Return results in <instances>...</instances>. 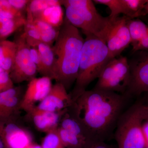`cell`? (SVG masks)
I'll use <instances>...</instances> for the list:
<instances>
[{
	"label": "cell",
	"instance_id": "6da1fadb",
	"mask_svg": "<svg viewBox=\"0 0 148 148\" xmlns=\"http://www.w3.org/2000/svg\"><path fill=\"white\" fill-rule=\"evenodd\" d=\"M127 98L116 92L92 89L79 95L70 108L96 140L105 142L113 136Z\"/></svg>",
	"mask_w": 148,
	"mask_h": 148
},
{
	"label": "cell",
	"instance_id": "7a4b0ae2",
	"mask_svg": "<svg viewBox=\"0 0 148 148\" xmlns=\"http://www.w3.org/2000/svg\"><path fill=\"white\" fill-rule=\"evenodd\" d=\"M84 39L66 18L52 46L56 58L53 79L69 89L75 82Z\"/></svg>",
	"mask_w": 148,
	"mask_h": 148
},
{
	"label": "cell",
	"instance_id": "3957f363",
	"mask_svg": "<svg viewBox=\"0 0 148 148\" xmlns=\"http://www.w3.org/2000/svg\"><path fill=\"white\" fill-rule=\"evenodd\" d=\"M79 67L77 77L70 93L73 101L86 90L88 86L98 78L110 60L106 41L94 36H86Z\"/></svg>",
	"mask_w": 148,
	"mask_h": 148
},
{
	"label": "cell",
	"instance_id": "277c9868",
	"mask_svg": "<svg viewBox=\"0 0 148 148\" xmlns=\"http://www.w3.org/2000/svg\"><path fill=\"white\" fill-rule=\"evenodd\" d=\"M66 18L73 26L81 29L86 36H94L106 41L112 19L98 12L91 0H61Z\"/></svg>",
	"mask_w": 148,
	"mask_h": 148
},
{
	"label": "cell",
	"instance_id": "5b68a950",
	"mask_svg": "<svg viewBox=\"0 0 148 148\" xmlns=\"http://www.w3.org/2000/svg\"><path fill=\"white\" fill-rule=\"evenodd\" d=\"M145 104L135 103L124 111L117 123L115 139L118 148H145L147 147L143 130Z\"/></svg>",
	"mask_w": 148,
	"mask_h": 148
},
{
	"label": "cell",
	"instance_id": "8992f818",
	"mask_svg": "<svg viewBox=\"0 0 148 148\" xmlns=\"http://www.w3.org/2000/svg\"><path fill=\"white\" fill-rule=\"evenodd\" d=\"M93 89L124 95L130 84L131 72L127 58H112L101 72Z\"/></svg>",
	"mask_w": 148,
	"mask_h": 148
},
{
	"label": "cell",
	"instance_id": "52a82bcc",
	"mask_svg": "<svg viewBox=\"0 0 148 148\" xmlns=\"http://www.w3.org/2000/svg\"><path fill=\"white\" fill-rule=\"evenodd\" d=\"M16 34L14 41L16 44V50L13 67L10 77L14 84L30 82L36 77L38 71L32 60L31 47L27 43L24 32L19 31Z\"/></svg>",
	"mask_w": 148,
	"mask_h": 148
},
{
	"label": "cell",
	"instance_id": "ba28073f",
	"mask_svg": "<svg viewBox=\"0 0 148 148\" xmlns=\"http://www.w3.org/2000/svg\"><path fill=\"white\" fill-rule=\"evenodd\" d=\"M129 18L123 15L112 19L106 41L110 60L119 56L131 44L127 25Z\"/></svg>",
	"mask_w": 148,
	"mask_h": 148
},
{
	"label": "cell",
	"instance_id": "9c48e42d",
	"mask_svg": "<svg viewBox=\"0 0 148 148\" xmlns=\"http://www.w3.org/2000/svg\"><path fill=\"white\" fill-rule=\"evenodd\" d=\"M52 79L47 77H35L29 82L25 93L21 98L20 108L29 113L41 102L50 92Z\"/></svg>",
	"mask_w": 148,
	"mask_h": 148
},
{
	"label": "cell",
	"instance_id": "30bf717a",
	"mask_svg": "<svg viewBox=\"0 0 148 148\" xmlns=\"http://www.w3.org/2000/svg\"><path fill=\"white\" fill-rule=\"evenodd\" d=\"M130 64L131 80L124 95L127 97L148 92V53H145Z\"/></svg>",
	"mask_w": 148,
	"mask_h": 148
},
{
	"label": "cell",
	"instance_id": "8fae6325",
	"mask_svg": "<svg viewBox=\"0 0 148 148\" xmlns=\"http://www.w3.org/2000/svg\"><path fill=\"white\" fill-rule=\"evenodd\" d=\"M73 101L66 88L60 83L53 85L47 96L36 107L42 110L60 112L71 107Z\"/></svg>",
	"mask_w": 148,
	"mask_h": 148
},
{
	"label": "cell",
	"instance_id": "7c38bea8",
	"mask_svg": "<svg viewBox=\"0 0 148 148\" xmlns=\"http://www.w3.org/2000/svg\"><path fill=\"white\" fill-rule=\"evenodd\" d=\"M20 89L14 87L0 93V126L15 122L20 108Z\"/></svg>",
	"mask_w": 148,
	"mask_h": 148
},
{
	"label": "cell",
	"instance_id": "4fadbf2b",
	"mask_svg": "<svg viewBox=\"0 0 148 148\" xmlns=\"http://www.w3.org/2000/svg\"><path fill=\"white\" fill-rule=\"evenodd\" d=\"M0 138L5 148H26L33 142L30 133L15 122L0 126Z\"/></svg>",
	"mask_w": 148,
	"mask_h": 148
},
{
	"label": "cell",
	"instance_id": "5bb4252c",
	"mask_svg": "<svg viewBox=\"0 0 148 148\" xmlns=\"http://www.w3.org/2000/svg\"><path fill=\"white\" fill-rule=\"evenodd\" d=\"M69 110L60 112L42 110L35 107L28 113L35 127L42 132H48L57 129L64 114Z\"/></svg>",
	"mask_w": 148,
	"mask_h": 148
},
{
	"label": "cell",
	"instance_id": "9a60e30c",
	"mask_svg": "<svg viewBox=\"0 0 148 148\" xmlns=\"http://www.w3.org/2000/svg\"><path fill=\"white\" fill-rule=\"evenodd\" d=\"M68 111L62 117L59 127L90 144L100 141L96 140L89 130L71 114L68 113Z\"/></svg>",
	"mask_w": 148,
	"mask_h": 148
},
{
	"label": "cell",
	"instance_id": "2e32d148",
	"mask_svg": "<svg viewBox=\"0 0 148 148\" xmlns=\"http://www.w3.org/2000/svg\"><path fill=\"white\" fill-rule=\"evenodd\" d=\"M16 50L14 41L5 40L0 42V67L10 73L14 63Z\"/></svg>",
	"mask_w": 148,
	"mask_h": 148
},
{
	"label": "cell",
	"instance_id": "e0dca14e",
	"mask_svg": "<svg viewBox=\"0 0 148 148\" xmlns=\"http://www.w3.org/2000/svg\"><path fill=\"white\" fill-rule=\"evenodd\" d=\"M35 19L46 22L56 29H60L64 19V12L61 5L48 8L37 14Z\"/></svg>",
	"mask_w": 148,
	"mask_h": 148
},
{
	"label": "cell",
	"instance_id": "ac0fdd59",
	"mask_svg": "<svg viewBox=\"0 0 148 148\" xmlns=\"http://www.w3.org/2000/svg\"><path fill=\"white\" fill-rule=\"evenodd\" d=\"M44 69V76L53 79L56 58L52 47L41 42L37 47Z\"/></svg>",
	"mask_w": 148,
	"mask_h": 148
},
{
	"label": "cell",
	"instance_id": "d6986e66",
	"mask_svg": "<svg viewBox=\"0 0 148 148\" xmlns=\"http://www.w3.org/2000/svg\"><path fill=\"white\" fill-rule=\"evenodd\" d=\"M26 22V18L10 19L0 16V40H6L24 27Z\"/></svg>",
	"mask_w": 148,
	"mask_h": 148
},
{
	"label": "cell",
	"instance_id": "ffe728a7",
	"mask_svg": "<svg viewBox=\"0 0 148 148\" xmlns=\"http://www.w3.org/2000/svg\"><path fill=\"white\" fill-rule=\"evenodd\" d=\"M32 23L39 33L42 42L52 47L57 38L60 29H56L38 19H35Z\"/></svg>",
	"mask_w": 148,
	"mask_h": 148
},
{
	"label": "cell",
	"instance_id": "44dd1931",
	"mask_svg": "<svg viewBox=\"0 0 148 148\" xmlns=\"http://www.w3.org/2000/svg\"><path fill=\"white\" fill-rule=\"evenodd\" d=\"M61 5L58 0H32L30 1L27 9V22L32 23L37 14L46 9L53 6Z\"/></svg>",
	"mask_w": 148,
	"mask_h": 148
},
{
	"label": "cell",
	"instance_id": "7402d4cb",
	"mask_svg": "<svg viewBox=\"0 0 148 148\" xmlns=\"http://www.w3.org/2000/svg\"><path fill=\"white\" fill-rule=\"evenodd\" d=\"M127 25L132 46L148 36V26L140 19L129 18Z\"/></svg>",
	"mask_w": 148,
	"mask_h": 148
},
{
	"label": "cell",
	"instance_id": "603a6c76",
	"mask_svg": "<svg viewBox=\"0 0 148 148\" xmlns=\"http://www.w3.org/2000/svg\"><path fill=\"white\" fill-rule=\"evenodd\" d=\"M57 131L65 148H84L92 144L85 142L76 135L59 126L57 129Z\"/></svg>",
	"mask_w": 148,
	"mask_h": 148
},
{
	"label": "cell",
	"instance_id": "cb8c5ba5",
	"mask_svg": "<svg viewBox=\"0 0 148 148\" xmlns=\"http://www.w3.org/2000/svg\"><path fill=\"white\" fill-rule=\"evenodd\" d=\"M125 8L126 15L130 19L147 14L146 5L147 0H122Z\"/></svg>",
	"mask_w": 148,
	"mask_h": 148
},
{
	"label": "cell",
	"instance_id": "d4e9b609",
	"mask_svg": "<svg viewBox=\"0 0 148 148\" xmlns=\"http://www.w3.org/2000/svg\"><path fill=\"white\" fill-rule=\"evenodd\" d=\"M93 2L107 6L110 10L109 17L113 19L119 16L122 14L126 15V8L122 0H94Z\"/></svg>",
	"mask_w": 148,
	"mask_h": 148
},
{
	"label": "cell",
	"instance_id": "484cf974",
	"mask_svg": "<svg viewBox=\"0 0 148 148\" xmlns=\"http://www.w3.org/2000/svg\"><path fill=\"white\" fill-rule=\"evenodd\" d=\"M23 32L26 42L31 47H37L42 42L39 32L32 23L26 22L23 27Z\"/></svg>",
	"mask_w": 148,
	"mask_h": 148
},
{
	"label": "cell",
	"instance_id": "4316f807",
	"mask_svg": "<svg viewBox=\"0 0 148 148\" xmlns=\"http://www.w3.org/2000/svg\"><path fill=\"white\" fill-rule=\"evenodd\" d=\"M0 16L10 19L26 18L24 13L14 8L8 0H0Z\"/></svg>",
	"mask_w": 148,
	"mask_h": 148
},
{
	"label": "cell",
	"instance_id": "83f0119b",
	"mask_svg": "<svg viewBox=\"0 0 148 148\" xmlns=\"http://www.w3.org/2000/svg\"><path fill=\"white\" fill-rule=\"evenodd\" d=\"M41 146L42 148H65L58 136L57 129L47 133Z\"/></svg>",
	"mask_w": 148,
	"mask_h": 148
},
{
	"label": "cell",
	"instance_id": "f1b7e54d",
	"mask_svg": "<svg viewBox=\"0 0 148 148\" xmlns=\"http://www.w3.org/2000/svg\"><path fill=\"white\" fill-rule=\"evenodd\" d=\"M30 51L32 61L36 67L38 73H39L42 76H44V69L38 49L37 47H31Z\"/></svg>",
	"mask_w": 148,
	"mask_h": 148
},
{
	"label": "cell",
	"instance_id": "f546056e",
	"mask_svg": "<svg viewBox=\"0 0 148 148\" xmlns=\"http://www.w3.org/2000/svg\"><path fill=\"white\" fill-rule=\"evenodd\" d=\"M14 87L9 73L4 71L0 74V93Z\"/></svg>",
	"mask_w": 148,
	"mask_h": 148
},
{
	"label": "cell",
	"instance_id": "4dcf8cb0",
	"mask_svg": "<svg viewBox=\"0 0 148 148\" xmlns=\"http://www.w3.org/2000/svg\"><path fill=\"white\" fill-rule=\"evenodd\" d=\"M11 5L18 11L24 13L27 12V6L29 0H8Z\"/></svg>",
	"mask_w": 148,
	"mask_h": 148
},
{
	"label": "cell",
	"instance_id": "1f68e13d",
	"mask_svg": "<svg viewBox=\"0 0 148 148\" xmlns=\"http://www.w3.org/2000/svg\"><path fill=\"white\" fill-rule=\"evenodd\" d=\"M132 51H144L148 49V36L143 38L140 41L132 45Z\"/></svg>",
	"mask_w": 148,
	"mask_h": 148
},
{
	"label": "cell",
	"instance_id": "d6a6232c",
	"mask_svg": "<svg viewBox=\"0 0 148 148\" xmlns=\"http://www.w3.org/2000/svg\"><path fill=\"white\" fill-rule=\"evenodd\" d=\"M84 148H115L103 141H98Z\"/></svg>",
	"mask_w": 148,
	"mask_h": 148
},
{
	"label": "cell",
	"instance_id": "836d02e7",
	"mask_svg": "<svg viewBox=\"0 0 148 148\" xmlns=\"http://www.w3.org/2000/svg\"><path fill=\"white\" fill-rule=\"evenodd\" d=\"M143 122V130L144 137L145 139L147 145L148 146V120Z\"/></svg>",
	"mask_w": 148,
	"mask_h": 148
},
{
	"label": "cell",
	"instance_id": "e575fe53",
	"mask_svg": "<svg viewBox=\"0 0 148 148\" xmlns=\"http://www.w3.org/2000/svg\"><path fill=\"white\" fill-rule=\"evenodd\" d=\"M26 148H42V146L38 145V144H36V143H32L30 144L28 147H27Z\"/></svg>",
	"mask_w": 148,
	"mask_h": 148
},
{
	"label": "cell",
	"instance_id": "d590c367",
	"mask_svg": "<svg viewBox=\"0 0 148 148\" xmlns=\"http://www.w3.org/2000/svg\"><path fill=\"white\" fill-rule=\"evenodd\" d=\"M148 120V105L145 104V121Z\"/></svg>",
	"mask_w": 148,
	"mask_h": 148
},
{
	"label": "cell",
	"instance_id": "8d00e7d4",
	"mask_svg": "<svg viewBox=\"0 0 148 148\" xmlns=\"http://www.w3.org/2000/svg\"><path fill=\"white\" fill-rule=\"evenodd\" d=\"M0 148H5L1 138H0Z\"/></svg>",
	"mask_w": 148,
	"mask_h": 148
},
{
	"label": "cell",
	"instance_id": "74e56055",
	"mask_svg": "<svg viewBox=\"0 0 148 148\" xmlns=\"http://www.w3.org/2000/svg\"><path fill=\"white\" fill-rule=\"evenodd\" d=\"M146 12H147V14H148V0H147V4H146Z\"/></svg>",
	"mask_w": 148,
	"mask_h": 148
},
{
	"label": "cell",
	"instance_id": "f35d334b",
	"mask_svg": "<svg viewBox=\"0 0 148 148\" xmlns=\"http://www.w3.org/2000/svg\"><path fill=\"white\" fill-rule=\"evenodd\" d=\"M4 71H3V69H1V67H0V74L1 73H2Z\"/></svg>",
	"mask_w": 148,
	"mask_h": 148
},
{
	"label": "cell",
	"instance_id": "ab89813d",
	"mask_svg": "<svg viewBox=\"0 0 148 148\" xmlns=\"http://www.w3.org/2000/svg\"><path fill=\"white\" fill-rule=\"evenodd\" d=\"M147 105H148V92H147Z\"/></svg>",
	"mask_w": 148,
	"mask_h": 148
},
{
	"label": "cell",
	"instance_id": "60d3db41",
	"mask_svg": "<svg viewBox=\"0 0 148 148\" xmlns=\"http://www.w3.org/2000/svg\"><path fill=\"white\" fill-rule=\"evenodd\" d=\"M145 148H148V146H147V147H146Z\"/></svg>",
	"mask_w": 148,
	"mask_h": 148
},
{
	"label": "cell",
	"instance_id": "b9f144b4",
	"mask_svg": "<svg viewBox=\"0 0 148 148\" xmlns=\"http://www.w3.org/2000/svg\"><path fill=\"white\" fill-rule=\"evenodd\" d=\"M1 41H2V40H0V42H1Z\"/></svg>",
	"mask_w": 148,
	"mask_h": 148
}]
</instances>
